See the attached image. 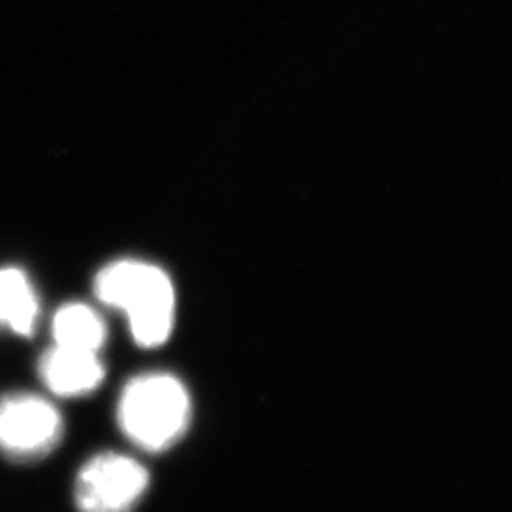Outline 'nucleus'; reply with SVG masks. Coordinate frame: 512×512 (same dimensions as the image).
Here are the masks:
<instances>
[{"mask_svg":"<svg viewBox=\"0 0 512 512\" xmlns=\"http://www.w3.org/2000/svg\"><path fill=\"white\" fill-rule=\"evenodd\" d=\"M97 298L128 315L133 340L143 348H158L171 336L175 323V289L171 277L156 264L116 260L95 277Z\"/></svg>","mask_w":512,"mask_h":512,"instance_id":"obj_1","label":"nucleus"},{"mask_svg":"<svg viewBox=\"0 0 512 512\" xmlns=\"http://www.w3.org/2000/svg\"><path fill=\"white\" fill-rule=\"evenodd\" d=\"M116 418L124 437L135 446L164 452L183 439L192 418V401L173 374L147 372L122 389Z\"/></svg>","mask_w":512,"mask_h":512,"instance_id":"obj_2","label":"nucleus"},{"mask_svg":"<svg viewBox=\"0 0 512 512\" xmlns=\"http://www.w3.org/2000/svg\"><path fill=\"white\" fill-rule=\"evenodd\" d=\"M147 467L126 454L103 452L76 475L74 503L80 512H131L147 494Z\"/></svg>","mask_w":512,"mask_h":512,"instance_id":"obj_3","label":"nucleus"},{"mask_svg":"<svg viewBox=\"0 0 512 512\" xmlns=\"http://www.w3.org/2000/svg\"><path fill=\"white\" fill-rule=\"evenodd\" d=\"M63 418L54 404L33 393L0 397V454L14 461H38L63 439Z\"/></svg>","mask_w":512,"mask_h":512,"instance_id":"obj_4","label":"nucleus"},{"mask_svg":"<svg viewBox=\"0 0 512 512\" xmlns=\"http://www.w3.org/2000/svg\"><path fill=\"white\" fill-rule=\"evenodd\" d=\"M38 376L57 397H82L105 380L99 353L54 346L38 361Z\"/></svg>","mask_w":512,"mask_h":512,"instance_id":"obj_5","label":"nucleus"},{"mask_svg":"<svg viewBox=\"0 0 512 512\" xmlns=\"http://www.w3.org/2000/svg\"><path fill=\"white\" fill-rule=\"evenodd\" d=\"M38 317V298L27 274L19 268L0 270V327L31 334Z\"/></svg>","mask_w":512,"mask_h":512,"instance_id":"obj_6","label":"nucleus"},{"mask_svg":"<svg viewBox=\"0 0 512 512\" xmlns=\"http://www.w3.org/2000/svg\"><path fill=\"white\" fill-rule=\"evenodd\" d=\"M52 330L55 346L63 348L99 353V349L103 348L107 340V327L101 315L80 302L61 306L55 313Z\"/></svg>","mask_w":512,"mask_h":512,"instance_id":"obj_7","label":"nucleus"}]
</instances>
